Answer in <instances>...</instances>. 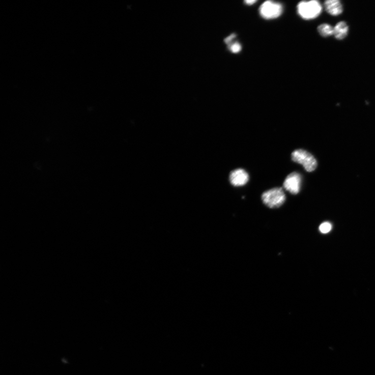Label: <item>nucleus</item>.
Returning <instances> with one entry per match:
<instances>
[{"mask_svg": "<svg viewBox=\"0 0 375 375\" xmlns=\"http://www.w3.org/2000/svg\"><path fill=\"white\" fill-rule=\"evenodd\" d=\"M257 2L256 1H253V0H249V1H246L245 3L247 5H252L254 4H255Z\"/></svg>", "mask_w": 375, "mask_h": 375, "instance_id": "nucleus-13", "label": "nucleus"}, {"mask_svg": "<svg viewBox=\"0 0 375 375\" xmlns=\"http://www.w3.org/2000/svg\"><path fill=\"white\" fill-rule=\"evenodd\" d=\"M228 49L233 53H238L241 50L240 44L237 42H233L228 46Z\"/></svg>", "mask_w": 375, "mask_h": 375, "instance_id": "nucleus-10", "label": "nucleus"}, {"mask_svg": "<svg viewBox=\"0 0 375 375\" xmlns=\"http://www.w3.org/2000/svg\"><path fill=\"white\" fill-rule=\"evenodd\" d=\"M349 32V27L345 21H341L334 28V35L335 37L339 40L344 39Z\"/></svg>", "mask_w": 375, "mask_h": 375, "instance_id": "nucleus-8", "label": "nucleus"}, {"mask_svg": "<svg viewBox=\"0 0 375 375\" xmlns=\"http://www.w3.org/2000/svg\"><path fill=\"white\" fill-rule=\"evenodd\" d=\"M297 11L301 18L305 20H311L320 15L322 11V7L319 2L315 0L302 2L298 4Z\"/></svg>", "mask_w": 375, "mask_h": 375, "instance_id": "nucleus-1", "label": "nucleus"}, {"mask_svg": "<svg viewBox=\"0 0 375 375\" xmlns=\"http://www.w3.org/2000/svg\"><path fill=\"white\" fill-rule=\"evenodd\" d=\"M324 6L326 12L332 16H338L343 12V7L339 0H327Z\"/></svg>", "mask_w": 375, "mask_h": 375, "instance_id": "nucleus-7", "label": "nucleus"}, {"mask_svg": "<svg viewBox=\"0 0 375 375\" xmlns=\"http://www.w3.org/2000/svg\"><path fill=\"white\" fill-rule=\"evenodd\" d=\"M292 157L293 161L301 164L307 171H313L317 167L318 163L315 158L305 150H295L293 152Z\"/></svg>", "mask_w": 375, "mask_h": 375, "instance_id": "nucleus-3", "label": "nucleus"}, {"mask_svg": "<svg viewBox=\"0 0 375 375\" xmlns=\"http://www.w3.org/2000/svg\"><path fill=\"white\" fill-rule=\"evenodd\" d=\"M264 205L271 209L281 206L285 200V195L281 188H275L264 192L262 196Z\"/></svg>", "mask_w": 375, "mask_h": 375, "instance_id": "nucleus-2", "label": "nucleus"}, {"mask_svg": "<svg viewBox=\"0 0 375 375\" xmlns=\"http://www.w3.org/2000/svg\"><path fill=\"white\" fill-rule=\"evenodd\" d=\"M301 182V175L297 172H292L285 179L283 188L291 193L297 194L300 192Z\"/></svg>", "mask_w": 375, "mask_h": 375, "instance_id": "nucleus-5", "label": "nucleus"}, {"mask_svg": "<svg viewBox=\"0 0 375 375\" xmlns=\"http://www.w3.org/2000/svg\"><path fill=\"white\" fill-rule=\"evenodd\" d=\"M229 180L230 183L234 186H243L248 182L249 176L247 172L244 169H237L230 172Z\"/></svg>", "mask_w": 375, "mask_h": 375, "instance_id": "nucleus-6", "label": "nucleus"}, {"mask_svg": "<svg viewBox=\"0 0 375 375\" xmlns=\"http://www.w3.org/2000/svg\"><path fill=\"white\" fill-rule=\"evenodd\" d=\"M283 8L281 4L268 1L263 3L259 9L260 15L266 19H273L280 16Z\"/></svg>", "mask_w": 375, "mask_h": 375, "instance_id": "nucleus-4", "label": "nucleus"}, {"mask_svg": "<svg viewBox=\"0 0 375 375\" xmlns=\"http://www.w3.org/2000/svg\"><path fill=\"white\" fill-rule=\"evenodd\" d=\"M318 31L323 37L326 38L334 35V28L328 24L320 25L318 28Z\"/></svg>", "mask_w": 375, "mask_h": 375, "instance_id": "nucleus-9", "label": "nucleus"}, {"mask_svg": "<svg viewBox=\"0 0 375 375\" xmlns=\"http://www.w3.org/2000/svg\"><path fill=\"white\" fill-rule=\"evenodd\" d=\"M236 37V35L234 34L230 35L225 39V43L227 46H228L230 43L234 42L233 40L235 39Z\"/></svg>", "mask_w": 375, "mask_h": 375, "instance_id": "nucleus-12", "label": "nucleus"}, {"mask_svg": "<svg viewBox=\"0 0 375 375\" xmlns=\"http://www.w3.org/2000/svg\"><path fill=\"white\" fill-rule=\"evenodd\" d=\"M332 224L329 222H324L320 225L319 229L322 233L327 234L332 230Z\"/></svg>", "mask_w": 375, "mask_h": 375, "instance_id": "nucleus-11", "label": "nucleus"}]
</instances>
